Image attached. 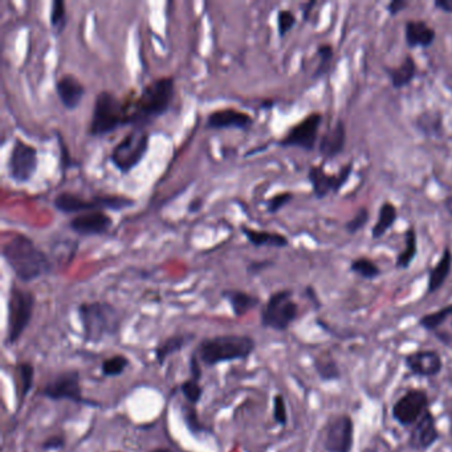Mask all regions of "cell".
<instances>
[{"instance_id":"cell-1","label":"cell","mask_w":452,"mask_h":452,"mask_svg":"<svg viewBox=\"0 0 452 452\" xmlns=\"http://www.w3.org/2000/svg\"><path fill=\"white\" fill-rule=\"evenodd\" d=\"M1 256L16 279L31 282L52 272V262L47 253L24 234H15L1 247Z\"/></svg>"},{"instance_id":"cell-2","label":"cell","mask_w":452,"mask_h":452,"mask_svg":"<svg viewBox=\"0 0 452 452\" xmlns=\"http://www.w3.org/2000/svg\"><path fill=\"white\" fill-rule=\"evenodd\" d=\"M175 80L172 76L151 81L142 89L132 105H128V125L146 128L153 121L166 114L173 104Z\"/></svg>"},{"instance_id":"cell-3","label":"cell","mask_w":452,"mask_h":452,"mask_svg":"<svg viewBox=\"0 0 452 452\" xmlns=\"http://www.w3.org/2000/svg\"><path fill=\"white\" fill-rule=\"evenodd\" d=\"M256 349L253 337L246 334H222L204 338L195 349L202 365L215 368L219 363L247 359Z\"/></svg>"},{"instance_id":"cell-4","label":"cell","mask_w":452,"mask_h":452,"mask_svg":"<svg viewBox=\"0 0 452 452\" xmlns=\"http://www.w3.org/2000/svg\"><path fill=\"white\" fill-rule=\"evenodd\" d=\"M84 340L98 344L120 333L121 316L117 308L105 301L82 303L77 308Z\"/></svg>"},{"instance_id":"cell-5","label":"cell","mask_w":452,"mask_h":452,"mask_svg":"<svg viewBox=\"0 0 452 452\" xmlns=\"http://www.w3.org/2000/svg\"><path fill=\"white\" fill-rule=\"evenodd\" d=\"M54 209L59 213L66 215H79L89 211H116L130 209L135 204V200L123 195L114 194H96L89 198L82 197L80 194L63 191L57 194L52 200Z\"/></svg>"},{"instance_id":"cell-6","label":"cell","mask_w":452,"mask_h":452,"mask_svg":"<svg viewBox=\"0 0 452 452\" xmlns=\"http://www.w3.org/2000/svg\"><path fill=\"white\" fill-rule=\"evenodd\" d=\"M128 126V105L109 91H103L94 98L93 112L89 123L92 137H104Z\"/></svg>"},{"instance_id":"cell-7","label":"cell","mask_w":452,"mask_h":452,"mask_svg":"<svg viewBox=\"0 0 452 452\" xmlns=\"http://www.w3.org/2000/svg\"><path fill=\"white\" fill-rule=\"evenodd\" d=\"M150 134L146 128H133L110 153V162L121 174H129L146 156Z\"/></svg>"},{"instance_id":"cell-8","label":"cell","mask_w":452,"mask_h":452,"mask_svg":"<svg viewBox=\"0 0 452 452\" xmlns=\"http://www.w3.org/2000/svg\"><path fill=\"white\" fill-rule=\"evenodd\" d=\"M36 297L33 292L13 285L8 299L7 345H14L24 334L33 316Z\"/></svg>"},{"instance_id":"cell-9","label":"cell","mask_w":452,"mask_h":452,"mask_svg":"<svg viewBox=\"0 0 452 452\" xmlns=\"http://www.w3.org/2000/svg\"><path fill=\"white\" fill-rule=\"evenodd\" d=\"M299 306L293 301L292 291L284 289L271 294L263 306L260 321L263 328L284 332L297 319Z\"/></svg>"},{"instance_id":"cell-10","label":"cell","mask_w":452,"mask_h":452,"mask_svg":"<svg viewBox=\"0 0 452 452\" xmlns=\"http://www.w3.org/2000/svg\"><path fill=\"white\" fill-rule=\"evenodd\" d=\"M41 394L51 400H69L79 405H96L82 396L79 370H66L56 374L45 384Z\"/></svg>"},{"instance_id":"cell-11","label":"cell","mask_w":452,"mask_h":452,"mask_svg":"<svg viewBox=\"0 0 452 452\" xmlns=\"http://www.w3.org/2000/svg\"><path fill=\"white\" fill-rule=\"evenodd\" d=\"M39 166L38 149L22 140H15L8 158V175L16 185H26Z\"/></svg>"},{"instance_id":"cell-12","label":"cell","mask_w":452,"mask_h":452,"mask_svg":"<svg viewBox=\"0 0 452 452\" xmlns=\"http://www.w3.org/2000/svg\"><path fill=\"white\" fill-rule=\"evenodd\" d=\"M321 121L322 117L317 113L308 116L301 122L292 126L289 132L280 140L279 146L299 147L306 151H312L316 146Z\"/></svg>"},{"instance_id":"cell-13","label":"cell","mask_w":452,"mask_h":452,"mask_svg":"<svg viewBox=\"0 0 452 452\" xmlns=\"http://www.w3.org/2000/svg\"><path fill=\"white\" fill-rule=\"evenodd\" d=\"M428 397L422 390H412L406 393L393 407L394 419L402 425L416 423L425 412Z\"/></svg>"},{"instance_id":"cell-14","label":"cell","mask_w":452,"mask_h":452,"mask_svg":"<svg viewBox=\"0 0 452 452\" xmlns=\"http://www.w3.org/2000/svg\"><path fill=\"white\" fill-rule=\"evenodd\" d=\"M353 422L350 416L340 415L326 425L325 449L329 452H350L353 446Z\"/></svg>"},{"instance_id":"cell-15","label":"cell","mask_w":452,"mask_h":452,"mask_svg":"<svg viewBox=\"0 0 452 452\" xmlns=\"http://www.w3.org/2000/svg\"><path fill=\"white\" fill-rule=\"evenodd\" d=\"M113 226V219L104 211H89V213L75 215L69 220V228L80 236H103L107 235Z\"/></svg>"},{"instance_id":"cell-16","label":"cell","mask_w":452,"mask_h":452,"mask_svg":"<svg viewBox=\"0 0 452 452\" xmlns=\"http://www.w3.org/2000/svg\"><path fill=\"white\" fill-rule=\"evenodd\" d=\"M350 173H352V163L344 167L338 175H329L324 172L321 166H313L308 173V178L313 187V193L316 198L321 199L326 197L329 193H337L341 187L344 186L346 181L349 179Z\"/></svg>"},{"instance_id":"cell-17","label":"cell","mask_w":452,"mask_h":452,"mask_svg":"<svg viewBox=\"0 0 452 452\" xmlns=\"http://www.w3.org/2000/svg\"><path fill=\"white\" fill-rule=\"evenodd\" d=\"M253 125V119L244 112H240L234 107L219 109L209 114L206 120V129L213 130H226V129H238L248 130Z\"/></svg>"},{"instance_id":"cell-18","label":"cell","mask_w":452,"mask_h":452,"mask_svg":"<svg viewBox=\"0 0 452 452\" xmlns=\"http://www.w3.org/2000/svg\"><path fill=\"white\" fill-rule=\"evenodd\" d=\"M439 438L438 430L432 414L425 412L423 416L415 423L412 428L409 444L414 450H427L430 449Z\"/></svg>"},{"instance_id":"cell-19","label":"cell","mask_w":452,"mask_h":452,"mask_svg":"<svg viewBox=\"0 0 452 452\" xmlns=\"http://www.w3.org/2000/svg\"><path fill=\"white\" fill-rule=\"evenodd\" d=\"M56 94L67 110H75L80 105L85 94V86L73 75H63L54 84Z\"/></svg>"},{"instance_id":"cell-20","label":"cell","mask_w":452,"mask_h":452,"mask_svg":"<svg viewBox=\"0 0 452 452\" xmlns=\"http://www.w3.org/2000/svg\"><path fill=\"white\" fill-rule=\"evenodd\" d=\"M407 368L416 375L434 377L442 370V359L437 352L422 350L406 357Z\"/></svg>"},{"instance_id":"cell-21","label":"cell","mask_w":452,"mask_h":452,"mask_svg":"<svg viewBox=\"0 0 452 452\" xmlns=\"http://www.w3.org/2000/svg\"><path fill=\"white\" fill-rule=\"evenodd\" d=\"M346 130L342 121H338L319 141V153L324 158L331 160L342 153L345 147Z\"/></svg>"},{"instance_id":"cell-22","label":"cell","mask_w":452,"mask_h":452,"mask_svg":"<svg viewBox=\"0 0 452 452\" xmlns=\"http://www.w3.org/2000/svg\"><path fill=\"white\" fill-rule=\"evenodd\" d=\"M405 36L409 47H430L435 40V31L434 28L427 26L422 20H410L406 23L405 27Z\"/></svg>"},{"instance_id":"cell-23","label":"cell","mask_w":452,"mask_h":452,"mask_svg":"<svg viewBox=\"0 0 452 452\" xmlns=\"http://www.w3.org/2000/svg\"><path fill=\"white\" fill-rule=\"evenodd\" d=\"M222 297L229 304L236 317H243L260 306V299L257 296L239 289H226L222 292Z\"/></svg>"},{"instance_id":"cell-24","label":"cell","mask_w":452,"mask_h":452,"mask_svg":"<svg viewBox=\"0 0 452 452\" xmlns=\"http://www.w3.org/2000/svg\"><path fill=\"white\" fill-rule=\"evenodd\" d=\"M240 231L244 235V238L248 240L253 247H272V248H284L288 247V239L278 234V232H269V231H260L253 229L247 226H240Z\"/></svg>"},{"instance_id":"cell-25","label":"cell","mask_w":452,"mask_h":452,"mask_svg":"<svg viewBox=\"0 0 452 452\" xmlns=\"http://www.w3.org/2000/svg\"><path fill=\"white\" fill-rule=\"evenodd\" d=\"M194 334L193 333H182V334H175L169 338H166L165 341H162L158 344L154 350V356H156V361L157 363L162 366L165 363V361L169 359L170 356H173L175 353L183 350L193 340H194Z\"/></svg>"},{"instance_id":"cell-26","label":"cell","mask_w":452,"mask_h":452,"mask_svg":"<svg viewBox=\"0 0 452 452\" xmlns=\"http://www.w3.org/2000/svg\"><path fill=\"white\" fill-rule=\"evenodd\" d=\"M452 253L450 250H444L443 256L440 257L438 264L434 266L430 272L428 279V292L434 293L438 291L439 288L443 287L444 281L449 278L451 272Z\"/></svg>"},{"instance_id":"cell-27","label":"cell","mask_w":452,"mask_h":452,"mask_svg":"<svg viewBox=\"0 0 452 452\" xmlns=\"http://www.w3.org/2000/svg\"><path fill=\"white\" fill-rule=\"evenodd\" d=\"M415 73H416V66L412 56H407L399 67L387 69V75L394 88H403L409 85L414 80Z\"/></svg>"},{"instance_id":"cell-28","label":"cell","mask_w":452,"mask_h":452,"mask_svg":"<svg viewBox=\"0 0 452 452\" xmlns=\"http://www.w3.org/2000/svg\"><path fill=\"white\" fill-rule=\"evenodd\" d=\"M397 216H398L397 209L391 203H389V202L384 203L382 207H381V210H379L378 222H377L375 226L372 227V238L374 239L382 238L386 232H387V229H390L393 227V225L396 223Z\"/></svg>"},{"instance_id":"cell-29","label":"cell","mask_w":452,"mask_h":452,"mask_svg":"<svg viewBox=\"0 0 452 452\" xmlns=\"http://www.w3.org/2000/svg\"><path fill=\"white\" fill-rule=\"evenodd\" d=\"M16 372H17L19 389H20V394H19V409H20L23 406L24 399L27 398L29 391L33 387L35 366L29 362H22L16 366Z\"/></svg>"},{"instance_id":"cell-30","label":"cell","mask_w":452,"mask_h":452,"mask_svg":"<svg viewBox=\"0 0 452 452\" xmlns=\"http://www.w3.org/2000/svg\"><path fill=\"white\" fill-rule=\"evenodd\" d=\"M182 418H183V422L186 425L187 430L198 437V435H203V434H211V428L207 427V425H203L199 421V416H198V412H197V409L194 405H190V403H185L182 405Z\"/></svg>"},{"instance_id":"cell-31","label":"cell","mask_w":452,"mask_h":452,"mask_svg":"<svg viewBox=\"0 0 452 452\" xmlns=\"http://www.w3.org/2000/svg\"><path fill=\"white\" fill-rule=\"evenodd\" d=\"M68 15L66 3L63 0H54L50 14V24L54 36H60L67 27Z\"/></svg>"},{"instance_id":"cell-32","label":"cell","mask_w":452,"mask_h":452,"mask_svg":"<svg viewBox=\"0 0 452 452\" xmlns=\"http://www.w3.org/2000/svg\"><path fill=\"white\" fill-rule=\"evenodd\" d=\"M129 359L122 354H116L110 359H104L101 363V372L104 377H119L129 366Z\"/></svg>"},{"instance_id":"cell-33","label":"cell","mask_w":452,"mask_h":452,"mask_svg":"<svg viewBox=\"0 0 452 452\" xmlns=\"http://www.w3.org/2000/svg\"><path fill=\"white\" fill-rule=\"evenodd\" d=\"M415 255H416V235H415L414 228H410L406 232V247L397 259V266L403 268V269L410 266Z\"/></svg>"},{"instance_id":"cell-34","label":"cell","mask_w":452,"mask_h":452,"mask_svg":"<svg viewBox=\"0 0 452 452\" xmlns=\"http://www.w3.org/2000/svg\"><path fill=\"white\" fill-rule=\"evenodd\" d=\"M350 268L353 272L359 273V276H362L365 279H375L381 273L379 268L375 266L372 260H369L366 257H361V259L354 260Z\"/></svg>"},{"instance_id":"cell-35","label":"cell","mask_w":452,"mask_h":452,"mask_svg":"<svg viewBox=\"0 0 452 452\" xmlns=\"http://www.w3.org/2000/svg\"><path fill=\"white\" fill-rule=\"evenodd\" d=\"M181 391H182L183 397L186 398L187 403L195 406L199 403L202 396H203V386L200 385L199 381L190 378L181 385Z\"/></svg>"},{"instance_id":"cell-36","label":"cell","mask_w":452,"mask_h":452,"mask_svg":"<svg viewBox=\"0 0 452 452\" xmlns=\"http://www.w3.org/2000/svg\"><path fill=\"white\" fill-rule=\"evenodd\" d=\"M452 315V306H446L443 309H440L438 312L432 313V315H427L423 319H421V325L428 329V331H435L439 328L446 319H449Z\"/></svg>"},{"instance_id":"cell-37","label":"cell","mask_w":452,"mask_h":452,"mask_svg":"<svg viewBox=\"0 0 452 452\" xmlns=\"http://www.w3.org/2000/svg\"><path fill=\"white\" fill-rule=\"evenodd\" d=\"M316 370L319 374V377L325 381L329 379H337L340 377V372L337 369L336 362L332 359H322L316 361Z\"/></svg>"},{"instance_id":"cell-38","label":"cell","mask_w":452,"mask_h":452,"mask_svg":"<svg viewBox=\"0 0 452 452\" xmlns=\"http://www.w3.org/2000/svg\"><path fill=\"white\" fill-rule=\"evenodd\" d=\"M317 54H319V64L317 69H316V72H315L316 79L328 72L333 59V48L331 45H325V44L319 45Z\"/></svg>"},{"instance_id":"cell-39","label":"cell","mask_w":452,"mask_h":452,"mask_svg":"<svg viewBox=\"0 0 452 452\" xmlns=\"http://www.w3.org/2000/svg\"><path fill=\"white\" fill-rule=\"evenodd\" d=\"M293 199L292 193H280L266 200V211L269 213H279L282 207L289 204Z\"/></svg>"},{"instance_id":"cell-40","label":"cell","mask_w":452,"mask_h":452,"mask_svg":"<svg viewBox=\"0 0 452 452\" xmlns=\"http://www.w3.org/2000/svg\"><path fill=\"white\" fill-rule=\"evenodd\" d=\"M296 24V16L289 10H281L278 14V32L284 38Z\"/></svg>"},{"instance_id":"cell-41","label":"cell","mask_w":452,"mask_h":452,"mask_svg":"<svg viewBox=\"0 0 452 452\" xmlns=\"http://www.w3.org/2000/svg\"><path fill=\"white\" fill-rule=\"evenodd\" d=\"M368 222H369L368 209H359L357 213L353 216V219H350L346 223V231L349 234H356V232H359V229H362L363 227L366 226Z\"/></svg>"},{"instance_id":"cell-42","label":"cell","mask_w":452,"mask_h":452,"mask_svg":"<svg viewBox=\"0 0 452 452\" xmlns=\"http://www.w3.org/2000/svg\"><path fill=\"white\" fill-rule=\"evenodd\" d=\"M273 419L280 425H287L288 422V412H287V405L282 396H275L273 398Z\"/></svg>"},{"instance_id":"cell-43","label":"cell","mask_w":452,"mask_h":452,"mask_svg":"<svg viewBox=\"0 0 452 452\" xmlns=\"http://www.w3.org/2000/svg\"><path fill=\"white\" fill-rule=\"evenodd\" d=\"M66 447V438L63 435H54L43 443V450L45 451H59Z\"/></svg>"},{"instance_id":"cell-44","label":"cell","mask_w":452,"mask_h":452,"mask_svg":"<svg viewBox=\"0 0 452 452\" xmlns=\"http://www.w3.org/2000/svg\"><path fill=\"white\" fill-rule=\"evenodd\" d=\"M273 266L272 262L269 260H262V262H251L247 266V273L251 276H256L259 273H262L263 271H266V268Z\"/></svg>"},{"instance_id":"cell-45","label":"cell","mask_w":452,"mask_h":452,"mask_svg":"<svg viewBox=\"0 0 452 452\" xmlns=\"http://www.w3.org/2000/svg\"><path fill=\"white\" fill-rule=\"evenodd\" d=\"M202 363H200L199 359L197 357L195 353H193L191 359H190V377L195 381H199L202 379Z\"/></svg>"},{"instance_id":"cell-46","label":"cell","mask_w":452,"mask_h":452,"mask_svg":"<svg viewBox=\"0 0 452 452\" xmlns=\"http://www.w3.org/2000/svg\"><path fill=\"white\" fill-rule=\"evenodd\" d=\"M59 144H60V154H61V169L63 172H67L68 167L73 165V162H70L68 158V150L66 145H63V140L59 135Z\"/></svg>"},{"instance_id":"cell-47","label":"cell","mask_w":452,"mask_h":452,"mask_svg":"<svg viewBox=\"0 0 452 452\" xmlns=\"http://www.w3.org/2000/svg\"><path fill=\"white\" fill-rule=\"evenodd\" d=\"M406 7H407V1H405V0H394V1H391L389 4L387 8H389V14L391 15V16H396L400 11H403Z\"/></svg>"},{"instance_id":"cell-48","label":"cell","mask_w":452,"mask_h":452,"mask_svg":"<svg viewBox=\"0 0 452 452\" xmlns=\"http://www.w3.org/2000/svg\"><path fill=\"white\" fill-rule=\"evenodd\" d=\"M435 7H438L444 13L452 14V0H437Z\"/></svg>"},{"instance_id":"cell-49","label":"cell","mask_w":452,"mask_h":452,"mask_svg":"<svg viewBox=\"0 0 452 452\" xmlns=\"http://www.w3.org/2000/svg\"><path fill=\"white\" fill-rule=\"evenodd\" d=\"M202 204H203V200L202 199L193 200V202L190 203V206H188L187 210H188V213H198L200 209H202Z\"/></svg>"},{"instance_id":"cell-50","label":"cell","mask_w":452,"mask_h":452,"mask_svg":"<svg viewBox=\"0 0 452 452\" xmlns=\"http://www.w3.org/2000/svg\"><path fill=\"white\" fill-rule=\"evenodd\" d=\"M444 206H446L447 211L452 215V195L446 199V202H444Z\"/></svg>"},{"instance_id":"cell-51","label":"cell","mask_w":452,"mask_h":452,"mask_svg":"<svg viewBox=\"0 0 452 452\" xmlns=\"http://www.w3.org/2000/svg\"><path fill=\"white\" fill-rule=\"evenodd\" d=\"M315 6V1H312V3H309L308 6L306 7V11H304V17L306 19V16H308V14H309V11H310V8Z\"/></svg>"},{"instance_id":"cell-52","label":"cell","mask_w":452,"mask_h":452,"mask_svg":"<svg viewBox=\"0 0 452 452\" xmlns=\"http://www.w3.org/2000/svg\"><path fill=\"white\" fill-rule=\"evenodd\" d=\"M150 452H173V450L166 449V447H160V449H156V450H153V451Z\"/></svg>"},{"instance_id":"cell-53","label":"cell","mask_w":452,"mask_h":452,"mask_svg":"<svg viewBox=\"0 0 452 452\" xmlns=\"http://www.w3.org/2000/svg\"><path fill=\"white\" fill-rule=\"evenodd\" d=\"M113 452H119V451H113Z\"/></svg>"}]
</instances>
